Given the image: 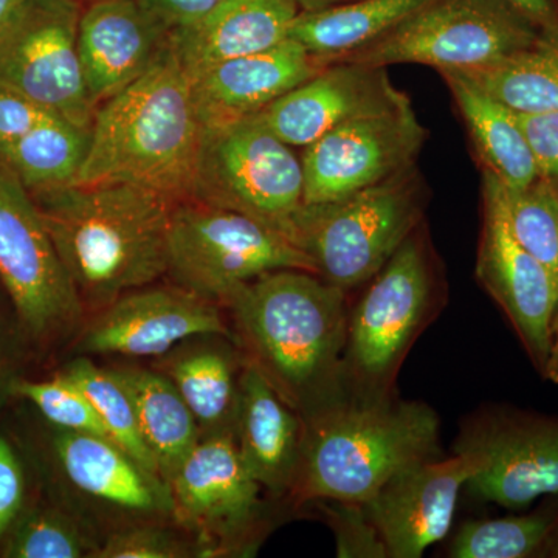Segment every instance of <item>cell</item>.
<instances>
[{
  "instance_id": "6da1fadb",
  "label": "cell",
  "mask_w": 558,
  "mask_h": 558,
  "mask_svg": "<svg viewBox=\"0 0 558 558\" xmlns=\"http://www.w3.org/2000/svg\"><path fill=\"white\" fill-rule=\"evenodd\" d=\"M348 292L304 270H277L240 286L223 303L242 355L300 416L344 385Z\"/></svg>"
},
{
  "instance_id": "7a4b0ae2",
  "label": "cell",
  "mask_w": 558,
  "mask_h": 558,
  "mask_svg": "<svg viewBox=\"0 0 558 558\" xmlns=\"http://www.w3.org/2000/svg\"><path fill=\"white\" fill-rule=\"evenodd\" d=\"M84 310L101 311L168 274L175 202L132 183L32 193Z\"/></svg>"
},
{
  "instance_id": "3957f363",
  "label": "cell",
  "mask_w": 558,
  "mask_h": 558,
  "mask_svg": "<svg viewBox=\"0 0 558 558\" xmlns=\"http://www.w3.org/2000/svg\"><path fill=\"white\" fill-rule=\"evenodd\" d=\"M301 418L303 446L290 492L299 502L363 505L402 470L440 458L438 414L392 392L347 387Z\"/></svg>"
},
{
  "instance_id": "277c9868",
  "label": "cell",
  "mask_w": 558,
  "mask_h": 558,
  "mask_svg": "<svg viewBox=\"0 0 558 558\" xmlns=\"http://www.w3.org/2000/svg\"><path fill=\"white\" fill-rule=\"evenodd\" d=\"M202 134L193 81L170 44L148 72L95 110L72 185L132 183L175 204L189 201Z\"/></svg>"
},
{
  "instance_id": "5b68a950",
  "label": "cell",
  "mask_w": 558,
  "mask_h": 558,
  "mask_svg": "<svg viewBox=\"0 0 558 558\" xmlns=\"http://www.w3.org/2000/svg\"><path fill=\"white\" fill-rule=\"evenodd\" d=\"M427 186L417 167L343 199L303 204L290 241L319 278L344 292L379 274L402 242L422 226Z\"/></svg>"
},
{
  "instance_id": "8992f818",
  "label": "cell",
  "mask_w": 558,
  "mask_h": 558,
  "mask_svg": "<svg viewBox=\"0 0 558 558\" xmlns=\"http://www.w3.org/2000/svg\"><path fill=\"white\" fill-rule=\"evenodd\" d=\"M422 226L369 279L349 311L344 384L365 395H391L411 344L435 317L439 284Z\"/></svg>"
},
{
  "instance_id": "52a82bcc",
  "label": "cell",
  "mask_w": 558,
  "mask_h": 558,
  "mask_svg": "<svg viewBox=\"0 0 558 558\" xmlns=\"http://www.w3.org/2000/svg\"><path fill=\"white\" fill-rule=\"evenodd\" d=\"M289 269L317 275L303 250L259 220L196 201L174 205L168 274L178 286L223 304L245 282Z\"/></svg>"
},
{
  "instance_id": "ba28073f",
  "label": "cell",
  "mask_w": 558,
  "mask_h": 558,
  "mask_svg": "<svg viewBox=\"0 0 558 558\" xmlns=\"http://www.w3.org/2000/svg\"><path fill=\"white\" fill-rule=\"evenodd\" d=\"M303 199L301 156L255 117L204 130L189 201L242 213L290 240Z\"/></svg>"
},
{
  "instance_id": "9c48e42d",
  "label": "cell",
  "mask_w": 558,
  "mask_h": 558,
  "mask_svg": "<svg viewBox=\"0 0 558 558\" xmlns=\"http://www.w3.org/2000/svg\"><path fill=\"white\" fill-rule=\"evenodd\" d=\"M538 33V25L502 0H432L385 38L339 62L469 72L526 49Z\"/></svg>"
},
{
  "instance_id": "30bf717a",
  "label": "cell",
  "mask_w": 558,
  "mask_h": 558,
  "mask_svg": "<svg viewBox=\"0 0 558 558\" xmlns=\"http://www.w3.org/2000/svg\"><path fill=\"white\" fill-rule=\"evenodd\" d=\"M0 282L21 328L38 343L68 337L86 314L31 191L2 163Z\"/></svg>"
},
{
  "instance_id": "8fae6325",
  "label": "cell",
  "mask_w": 558,
  "mask_h": 558,
  "mask_svg": "<svg viewBox=\"0 0 558 558\" xmlns=\"http://www.w3.org/2000/svg\"><path fill=\"white\" fill-rule=\"evenodd\" d=\"M78 0H22L0 31V86L92 128L95 109L78 51Z\"/></svg>"
},
{
  "instance_id": "7c38bea8",
  "label": "cell",
  "mask_w": 558,
  "mask_h": 558,
  "mask_svg": "<svg viewBox=\"0 0 558 558\" xmlns=\"http://www.w3.org/2000/svg\"><path fill=\"white\" fill-rule=\"evenodd\" d=\"M168 486L172 519L196 537V556H247L263 520V487L233 433L201 438Z\"/></svg>"
},
{
  "instance_id": "4fadbf2b",
  "label": "cell",
  "mask_w": 558,
  "mask_h": 558,
  "mask_svg": "<svg viewBox=\"0 0 558 558\" xmlns=\"http://www.w3.org/2000/svg\"><path fill=\"white\" fill-rule=\"evenodd\" d=\"M454 453L472 462L464 488L480 501L523 509L558 495V417L490 411L462 433Z\"/></svg>"
},
{
  "instance_id": "5bb4252c",
  "label": "cell",
  "mask_w": 558,
  "mask_h": 558,
  "mask_svg": "<svg viewBox=\"0 0 558 558\" xmlns=\"http://www.w3.org/2000/svg\"><path fill=\"white\" fill-rule=\"evenodd\" d=\"M427 140L413 106L362 117L306 146L303 204L343 199L416 167Z\"/></svg>"
},
{
  "instance_id": "9a60e30c",
  "label": "cell",
  "mask_w": 558,
  "mask_h": 558,
  "mask_svg": "<svg viewBox=\"0 0 558 558\" xmlns=\"http://www.w3.org/2000/svg\"><path fill=\"white\" fill-rule=\"evenodd\" d=\"M476 279L501 307L532 365L549 379L557 295L548 271L513 236L501 182L483 170V229Z\"/></svg>"
},
{
  "instance_id": "2e32d148",
  "label": "cell",
  "mask_w": 558,
  "mask_h": 558,
  "mask_svg": "<svg viewBox=\"0 0 558 558\" xmlns=\"http://www.w3.org/2000/svg\"><path fill=\"white\" fill-rule=\"evenodd\" d=\"M201 336L234 339L218 303L182 286H146L98 311L81 332L78 354L159 359L182 341Z\"/></svg>"
},
{
  "instance_id": "e0dca14e",
  "label": "cell",
  "mask_w": 558,
  "mask_h": 558,
  "mask_svg": "<svg viewBox=\"0 0 558 558\" xmlns=\"http://www.w3.org/2000/svg\"><path fill=\"white\" fill-rule=\"evenodd\" d=\"M409 105L387 69L333 62L253 117L292 148L304 149L348 121Z\"/></svg>"
},
{
  "instance_id": "ac0fdd59",
  "label": "cell",
  "mask_w": 558,
  "mask_h": 558,
  "mask_svg": "<svg viewBox=\"0 0 558 558\" xmlns=\"http://www.w3.org/2000/svg\"><path fill=\"white\" fill-rule=\"evenodd\" d=\"M473 465L464 454L402 470L363 502L388 557L418 558L449 534Z\"/></svg>"
},
{
  "instance_id": "d6986e66",
  "label": "cell",
  "mask_w": 558,
  "mask_h": 558,
  "mask_svg": "<svg viewBox=\"0 0 558 558\" xmlns=\"http://www.w3.org/2000/svg\"><path fill=\"white\" fill-rule=\"evenodd\" d=\"M170 36L138 0H95L87 7L80 17L78 51L94 108L148 72Z\"/></svg>"
},
{
  "instance_id": "ffe728a7",
  "label": "cell",
  "mask_w": 558,
  "mask_h": 558,
  "mask_svg": "<svg viewBox=\"0 0 558 558\" xmlns=\"http://www.w3.org/2000/svg\"><path fill=\"white\" fill-rule=\"evenodd\" d=\"M325 68L290 38L271 49L219 62L191 80L202 128L255 116Z\"/></svg>"
},
{
  "instance_id": "44dd1931",
  "label": "cell",
  "mask_w": 558,
  "mask_h": 558,
  "mask_svg": "<svg viewBox=\"0 0 558 558\" xmlns=\"http://www.w3.org/2000/svg\"><path fill=\"white\" fill-rule=\"evenodd\" d=\"M303 433L300 414L290 409L260 371L244 359L234 440L253 478L277 497L292 492Z\"/></svg>"
},
{
  "instance_id": "7402d4cb",
  "label": "cell",
  "mask_w": 558,
  "mask_h": 558,
  "mask_svg": "<svg viewBox=\"0 0 558 558\" xmlns=\"http://www.w3.org/2000/svg\"><path fill=\"white\" fill-rule=\"evenodd\" d=\"M299 13L295 0H219L201 20L171 32L170 44L193 80L219 62L288 39Z\"/></svg>"
},
{
  "instance_id": "603a6c76",
  "label": "cell",
  "mask_w": 558,
  "mask_h": 558,
  "mask_svg": "<svg viewBox=\"0 0 558 558\" xmlns=\"http://www.w3.org/2000/svg\"><path fill=\"white\" fill-rule=\"evenodd\" d=\"M53 450L65 478L81 494L135 515L172 517L170 486L113 440L58 429Z\"/></svg>"
},
{
  "instance_id": "cb8c5ba5",
  "label": "cell",
  "mask_w": 558,
  "mask_h": 558,
  "mask_svg": "<svg viewBox=\"0 0 558 558\" xmlns=\"http://www.w3.org/2000/svg\"><path fill=\"white\" fill-rule=\"evenodd\" d=\"M233 340L226 336L193 337L157 363V371L178 388L196 418L201 438L218 433L234 435L244 355L231 347Z\"/></svg>"
},
{
  "instance_id": "d4e9b609",
  "label": "cell",
  "mask_w": 558,
  "mask_h": 558,
  "mask_svg": "<svg viewBox=\"0 0 558 558\" xmlns=\"http://www.w3.org/2000/svg\"><path fill=\"white\" fill-rule=\"evenodd\" d=\"M453 95L483 170L512 190L539 178L534 154L515 110L454 72H439Z\"/></svg>"
},
{
  "instance_id": "484cf974",
  "label": "cell",
  "mask_w": 558,
  "mask_h": 558,
  "mask_svg": "<svg viewBox=\"0 0 558 558\" xmlns=\"http://www.w3.org/2000/svg\"><path fill=\"white\" fill-rule=\"evenodd\" d=\"M432 0H354L317 11H300L289 38L323 65L339 62L385 38Z\"/></svg>"
},
{
  "instance_id": "4316f807",
  "label": "cell",
  "mask_w": 558,
  "mask_h": 558,
  "mask_svg": "<svg viewBox=\"0 0 558 558\" xmlns=\"http://www.w3.org/2000/svg\"><path fill=\"white\" fill-rule=\"evenodd\" d=\"M110 371L130 392L143 440L156 461L160 478L170 483L180 464L199 442L196 418L178 388L160 371L138 366Z\"/></svg>"
},
{
  "instance_id": "83f0119b",
  "label": "cell",
  "mask_w": 558,
  "mask_h": 558,
  "mask_svg": "<svg viewBox=\"0 0 558 558\" xmlns=\"http://www.w3.org/2000/svg\"><path fill=\"white\" fill-rule=\"evenodd\" d=\"M520 113L558 110V28H539L526 49L498 64L454 72Z\"/></svg>"
},
{
  "instance_id": "f1b7e54d",
  "label": "cell",
  "mask_w": 558,
  "mask_h": 558,
  "mask_svg": "<svg viewBox=\"0 0 558 558\" xmlns=\"http://www.w3.org/2000/svg\"><path fill=\"white\" fill-rule=\"evenodd\" d=\"M90 130L51 117L0 150V163L31 193L72 185L86 159Z\"/></svg>"
},
{
  "instance_id": "f546056e",
  "label": "cell",
  "mask_w": 558,
  "mask_h": 558,
  "mask_svg": "<svg viewBox=\"0 0 558 558\" xmlns=\"http://www.w3.org/2000/svg\"><path fill=\"white\" fill-rule=\"evenodd\" d=\"M506 218L515 240L548 271L557 295L549 379L558 384V190L538 178L526 189L502 185Z\"/></svg>"
},
{
  "instance_id": "4dcf8cb0",
  "label": "cell",
  "mask_w": 558,
  "mask_h": 558,
  "mask_svg": "<svg viewBox=\"0 0 558 558\" xmlns=\"http://www.w3.org/2000/svg\"><path fill=\"white\" fill-rule=\"evenodd\" d=\"M84 392L105 425L109 439L131 454L142 468L159 475L156 461L140 432L137 414L128 389L110 368H100L87 355H78L60 371Z\"/></svg>"
},
{
  "instance_id": "1f68e13d",
  "label": "cell",
  "mask_w": 558,
  "mask_h": 558,
  "mask_svg": "<svg viewBox=\"0 0 558 558\" xmlns=\"http://www.w3.org/2000/svg\"><path fill=\"white\" fill-rule=\"evenodd\" d=\"M558 524V506L531 515L468 521L450 546L453 558L543 557Z\"/></svg>"
},
{
  "instance_id": "d6a6232c",
  "label": "cell",
  "mask_w": 558,
  "mask_h": 558,
  "mask_svg": "<svg viewBox=\"0 0 558 558\" xmlns=\"http://www.w3.org/2000/svg\"><path fill=\"white\" fill-rule=\"evenodd\" d=\"M94 553L89 539L70 517L58 509L35 508L22 510L14 521L2 557L81 558Z\"/></svg>"
},
{
  "instance_id": "836d02e7",
  "label": "cell",
  "mask_w": 558,
  "mask_h": 558,
  "mask_svg": "<svg viewBox=\"0 0 558 558\" xmlns=\"http://www.w3.org/2000/svg\"><path fill=\"white\" fill-rule=\"evenodd\" d=\"M11 392L28 400L57 429L109 438L89 399L61 373L49 380L16 379Z\"/></svg>"
},
{
  "instance_id": "e575fe53",
  "label": "cell",
  "mask_w": 558,
  "mask_h": 558,
  "mask_svg": "<svg viewBox=\"0 0 558 558\" xmlns=\"http://www.w3.org/2000/svg\"><path fill=\"white\" fill-rule=\"evenodd\" d=\"M193 550L171 532L146 524L113 532L101 548L95 549L94 557L182 558L190 557Z\"/></svg>"
},
{
  "instance_id": "d590c367",
  "label": "cell",
  "mask_w": 558,
  "mask_h": 558,
  "mask_svg": "<svg viewBox=\"0 0 558 558\" xmlns=\"http://www.w3.org/2000/svg\"><path fill=\"white\" fill-rule=\"evenodd\" d=\"M336 502L329 509L337 535L339 557H388L387 549L373 526L365 509L355 502Z\"/></svg>"
},
{
  "instance_id": "8d00e7d4",
  "label": "cell",
  "mask_w": 558,
  "mask_h": 558,
  "mask_svg": "<svg viewBox=\"0 0 558 558\" xmlns=\"http://www.w3.org/2000/svg\"><path fill=\"white\" fill-rule=\"evenodd\" d=\"M521 130L534 154L539 178L558 190V110L545 113H520Z\"/></svg>"
},
{
  "instance_id": "74e56055",
  "label": "cell",
  "mask_w": 558,
  "mask_h": 558,
  "mask_svg": "<svg viewBox=\"0 0 558 558\" xmlns=\"http://www.w3.org/2000/svg\"><path fill=\"white\" fill-rule=\"evenodd\" d=\"M25 473L9 439L0 436V539L5 538L24 510Z\"/></svg>"
},
{
  "instance_id": "f35d334b",
  "label": "cell",
  "mask_w": 558,
  "mask_h": 558,
  "mask_svg": "<svg viewBox=\"0 0 558 558\" xmlns=\"http://www.w3.org/2000/svg\"><path fill=\"white\" fill-rule=\"evenodd\" d=\"M51 117H54V113L40 108L16 92L0 86V150Z\"/></svg>"
},
{
  "instance_id": "ab89813d",
  "label": "cell",
  "mask_w": 558,
  "mask_h": 558,
  "mask_svg": "<svg viewBox=\"0 0 558 558\" xmlns=\"http://www.w3.org/2000/svg\"><path fill=\"white\" fill-rule=\"evenodd\" d=\"M170 32L186 27L207 14L219 0H138Z\"/></svg>"
},
{
  "instance_id": "60d3db41",
  "label": "cell",
  "mask_w": 558,
  "mask_h": 558,
  "mask_svg": "<svg viewBox=\"0 0 558 558\" xmlns=\"http://www.w3.org/2000/svg\"><path fill=\"white\" fill-rule=\"evenodd\" d=\"M538 25L539 28H558V0H502Z\"/></svg>"
},
{
  "instance_id": "b9f144b4",
  "label": "cell",
  "mask_w": 558,
  "mask_h": 558,
  "mask_svg": "<svg viewBox=\"0 0 558 558\" xmlns=\"http://www.w3.org/2000/svg\"><path fill=\"white\" fill-rule=\"evenodd\" d=\"M14 380L16 379L11 374L9 354L5 351V340H3L2 325H0V405L9 396H13L11 388H13Z\"/></svg>"
},
{
  "instance_id": "7bdbcfd3",
  "label": "cell",
  "mask_w": 558,
  "mask_h": 558,
  "mask_svg": "<svg viewBox=\"0 0 558 558\" xmlns=\"http://www.w3.org/2000/svg\"><path fill=\"white\" fill-rule=\"evenodd\" d=\"M295 2L300 7V11H317L343 5V3L354 2V0H295Z\"/></svg>"
},
{
  "instance_id": "ee69618b",
  "label": "cell",
  "mask_w": 558,
  "mask_h": 558,
  "mask_svg": "<svg viewBox=\"0 0 558 558\" xmlns=\"http://www.w3.org/2000/svg\"><path fill=\"white\" fill-rule=\"evenodd\" d=\"M21 2L22 0H0V31L5 27L7 22L13 16Z\"/></svg>"
},
{
  "instance_id": "f6af8a7d",
  "label": "cell",
  "mask_w": 558,
  "mask_h": 558,
  "mask_svg": "<svg viewBox=\"0 0 558 558\" xmlns=\"http://www.w3.org/2000/svg\"><path fill=\"white\" fill-rule=\"evenodd\" d=\"M543 557H556L558 558V524L554 529L553 535H550L548 545H546L545 554Z\"/></svg>"
}]
</instances>
